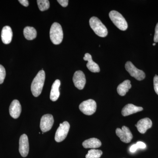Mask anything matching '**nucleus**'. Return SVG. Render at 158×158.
<instances>
[{"instance_id":"8","label":"nucleus","mask_w":158,"mask_h":158,"mask_svg":"<svg viewBox=\"0 0 158 158\" xmlns=\"http://www.w3.org/2000/svg\"><path fill=\"white\" fill-rule=\"evenodd\" d=\"M116 133L121 141L124 143H129L133 138L132 134L129 128L125 126H123L122 129L117 128L116 129Z\"/></svg>"},{"instance_id":"9","label":"nucleus","mask_w":158,"mask_h":158,"mask_svg":"<svg viewBox=\"0 0 158 158\" xmlns=\"http://www.w3.org/2000/svg\"><path fill=\"white\" fill-rule=\"evenodd\" d=\"M54 118L51 114H46L41 117L40 122V128L43 132H46L50 131L54 123Z\"/></svg>"},{"instance_id":"25","label":"nucleus","mask_w":158,"mask_h":158,"mask_svg":"<svg viewBox=\"0 0 158 158\" xmlns=\"http://www.w3.org/2000/svg\"><path fill=\"white\" fill-rule=\"evenodd\" d=\"M153 84L155 91L158 95V76L156 75L154 77Z\"/></svg>"},{"instance_id":"29","label":"nucleus","mask_w":158,"mask_h":158,"mask_svg":"<svg viewBox=\"0 0 158 158\" xmlns=\"http://www.w3.org/2000/svg\"><path fill=\"white\" fill-rule=\"evenodd\" d=\"M156 43H153V46H155L156 45Z\"/></svg>"},{"instance_id":"19","label":"nucleus","mask_w":158,"mask_h":158,"mask_svg":"<svg viewBox=\"0 0 158 158\" xmlns=\"http://www.w3.org/2000/svg\"><path fill=\"white\" fill-rule=\"evenodd\" d=\"M131 88V81L129 80H126L118 85L117 88V92L120 96H124Z\"/></svg>"},{"instance_id":"17","label":"nucleus","mask_w":158,"mask_h":158,"mask_svg":"<svg viewBox=\"0 0 158 158\" xmlns=\"http://www.w3.org/2000/svg\"><path fill=\"white\" fill-rule=\"evenodd\" d=\"M60 84H61L60 81L59 80H56L55 81L52 85L50 95V98L52 101H56L59 98L60 95L59 87H60Z\"/></svg>"},{"instance_id":"13","label":"nucleus","mask_w":158,"mask_h":158,"mask_svg":"<svg viewBox=\"0 0 158 158\" xmlns=\"http://www.w3.org/2000/svg\"><path fill=\"white\" fill-rule=\"evenodd\" d=\"M21 106L18 100H14L11 102L9 107V113L12 118H18L21 113Z\"/></svg>"},{"instance_id":"26","label":"nucleus","mask_w":158,"mask_h":158,"mask_svg":"<svg viewBox=\"0 0 158 158\" xmlns=\"http://www.w3.org/2000/svg\"><path fill=\"white\" fill-rule=\"evenodd\" d=\"M57 2H58L62 7H66L68 6L69 2V1H68V0H58Z\"/></svg>"},{"instance_id":"15","label":"nucleus","mask_w":158,"mask_h":158,"mask_svg":"<svg viewBox=\"0 0 158 158\" xmlns=\"http://www.w3.org/2000/svg\"><path fill=\"white\" fill-rule=\"evenodd\" d=\"M12 37L13 33L11 28L8 26L4 27L1 34V37L3 43L6 44H9L12 40Z\"/></svg>"},{"instance_id":"16","label":"nucleus","mask_w":158,"mask_h":158,"mask_svg":"<svg viewBox=\"0 0 158 158\" xmlns=\"http://www.w3.org/2000/svg\"><path fill=\"white\" fill-rule=\"evenodd\" d=\"M84 59L85 61H88L87 67L90 71L93 73L99 72L100 69L98 64H97L96 62H94L92 60V56L90 54H85V57H84Z\"/></svg>"},{"instance_id":"18","label":"nucleus","mask_w":158,"mask_h":158,"mask_svg":"<svg viewBox=\"0 0 158 158\" xmlns=\"http://www.w3.org/2000/svg\"><path fill=\"white\" fill-rule=\"evenodd\" d=\"M83 147L85 148H98L102 145V143L99 139L96 138H91L85 140L82 143Z\"/></svg>"},{"instance_id":"6","label":"nucleus","mask_w":158,"mask_h":158,"mask_svg":"<svg viewBox=\"0 0 158 158\" xmlns=\"http://www.w3.org/2000/svg\"><path fill=\"white\" fill-rule=\"evenodd\" d=\"M125 69L131 76L134 77L138 81H142L145 78V74L144 71L136 68L134 64L130 61H128L126 63Z\"/></svg>"},{"instance_id":"2","label":"nucleus","mask_w":158,"mask_h":158,"mask_svg":"<svg viewBox=\"0 0 158 158\" xmlns=\"http://www.w3.org/2000/svg\"><path fill=\"white\" fill-rule=\"evenodd\" d=\"M89 24L91 28L98 36L104 37L107 35V29L97 17H91L89 20Z\"/></svg>"},{"instance_id":"20","label":"nucleus","mask_w":158,"mask_h":158,"mask_svg":"<svg viewBox=\"0 0 158 158\" xmlns=\"http://www.w3.org/2000/svg\"><path fill=\"white\" fill-rule=\"evenodd\" d=\"M23 34L26 39L33 40L37 37V31L33 27H27L24 29Z\"/></svg>"},{"instance_id":"10","label":"nucleus","mask_w":158,"mask_h":158,"mask_svg":"<svg viewBox=\"0 0 158 158\" xmlns=\"http://www.w3.org/2000/svg\"><path fill=\"white\" fill-rule=\"evenodd\" d=\"M74 85L79 90H82L86 84V78L84 73L82 71H77L74 74L73 77Z\"/></svg>"},{"instance_id":"7","label":"nucleus","mask_w":158,"mask_h":158,"mask_svg":"<svg viewBox=\"0 0 158 158\" xmlns=\"http://www.w3.org/2000/svg\"><path fill=\"white\" fill-rule=\"evenodd\" d=\"M70 128V125L67 121L60 123L55 135V140L57 142H60L65 140L67 137Z\"/></svg>"},{"instance_id":"28","label":"nucleus","mask_w":158,"mask_h":158,"mask_svg":"<svg viewBox=\"0 0 158 158\" xmlns=\"http://www.w3.org/2000/svg\"><path fill=\"white\" fill-rule=\"evenodd\" d=\"M19 2L25 7H27L29 6V2L27 0H19Z\"/></svg>"},{"instance_id":"4","label":"nucleus","mask_w":158,"mask_h":158,"mask_svg":"<svg viewBox=\"0 0 158 158\" xmlns=\"http://www.w3.org/2000/svg\"><path fill=\"white\" fill-rule=\"evenodd\" d=\"M110 19L115 26L121 31H125L127 29L126 20L120 13L116 11H112L109 13Z\"/></svg>"},{"instance_id":"11","label":"nucleus","mask_w":158,"mask_h":158,"mask_svg":"<svg viewBox=\"0 0 158 158\" xmlns=\"http://www.w3.org/2000/svg\"><path fill=\"white\" fill-rule=\"evenodd\" d=\"M19 152L23 157L27 156L29 152L28 138L25 134L22 135L19 141Z\"/></svg>"},{"instance_id":"5","label":"nucleus","mask_w":158,"mask_h":158,"mask_svg":"<svg viewBox=\"0 0 158 158\" xmlns=\"http://www.w3.org/2000/svg\"><path fill=\"white\" fill-rule=\"evenodd\" d=\"M96 102L93 99H88L82 102L79 106V109L85 115L90 116L96 112Z\"/></svg>"},{"instance_id":"14","label":"nucleus","mask_w":158,"mask_h":158,"mask_svg":"<svg viewBox=\"0 0 158 158\" xmlns=\"http://www.w3.org/2000/svg\"><path fill=\"white\" fill-rule=\"evenodd\" d=\"M143 110L141 107L137 106L132 104H128L126 105L122 110V114L123 116H126L131 114L141 112Z\"/></svg>"},{"instance_id":"24","label":"nucleus","mask_w":158,"mask_h":158,"mask_svg":"<svg viewBox=\"0 0 158 158\" xmlns=\"http://www.w3.org/2000/svg\"><path fill=\"white\" fill-rule=\"evenodd\" d=\"M6 76V71L4 66L0 65V84L4 82Z\"/></svg>"},{"instance_id":"3","label":"nucleus","mask_w":158,"mask_h":158,"mask_svg":"<svg viewBox=\"0 0 158 158\" xmlns=\"http://www.w3.org/2000/svg\"><path fill=\"white\" fill-rule=\"evenodd\" d=\"M50 37L52 42L54 44H59L62 42L63 33L61 25L58 23H54L50 31Z\"/></svg>"},{"instance_id":"21","label":"nucleus","mask_w":158,"mask_h":158,"mask_svg":"<svg viewBox=\"0 0 158 158\" xmlns=\"http://www.w3.org/2000/svg\"><path fill=\"white\" fill-rule=\"evenodd\" d=\"M102 152L100 150L92 149L88 152L86 158H99L102 155Z\"/></svg>"},{"instance_id":"12","label":"nucleus","mask_w":158,"mask_h":158,"mask_svg":"<svg viewBox=\"0 0 158 158\" xmlns=\"http://www.w3.org/2000/svg\"><path fill=\"white\" fill-rule=\"evenodd\" d=\"M152 121L148 118L140 119L138 122L137 124L135 125L138 131L142 134L145 133L148 130L152 127Z\"/></svg>"},{"instance_id":"22","label":"nucleus","mask_w":158,"mask_h":158,"mask_svg":"<svg viewBox=\"0 0 158 158\" xmlns=\"http://www.w3.org/2000/svg\"><path fill=\"white\" fill-rule=\"evenodd\" d=\"M37 3L40 11H44L49 8L50 3L48 0H37Z\"/></svg>"},{"instance_id":"23","label":"nucleus","mask_w":158,"mask_h":158,"mask_svg":"<svg viewBox=\"0 0 158 158\" xmlns=\"http://www.w3.org/2000/svg\"><path fill=\"white\" fill-rule=\"evenodd\" d=\"M145 148H146V144L141 141H138L136 144H134L131 146L130 148V151L131 152H135L138 148L144 149Z\"/></svg>"},{"instance_id":"27","label":"nucleus","mask_w":158,"mask_h":158,"mask_svg":"<svg viewBox=\"0 0 158 158\" xmlns=\"http://www.w3.org/2000/svg\"><path fill=\"white\" fill-rule=\"evenodd\" d=\"M154 41L155 42H158V23L156 24L155 28V33Z\"/></svg>"},{"instance_id":"1","label":"nucleus","mask_w":158,"mask_h":158,"mask_svg":"<svg viewBox=\"0 0 158 158\" xmlns=\"http://www.w3.org/2000/svg\"><path fill=\"white\" fill-rule=\"evenodd\" d=\"M45 79V73L44 71H40L34 78L31 85V90L34 97H37L40 95L42 91Z\"/></svg>"}]
</instances>
